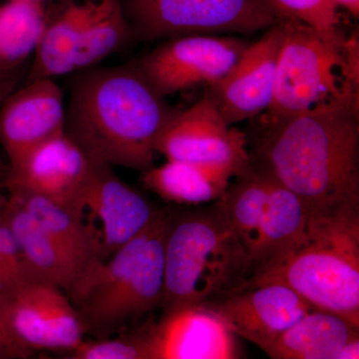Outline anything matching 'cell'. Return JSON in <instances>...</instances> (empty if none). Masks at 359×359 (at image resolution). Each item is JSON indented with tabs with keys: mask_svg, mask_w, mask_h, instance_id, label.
<instances>
[{
	"mask_svg": "<svg viewBox=\"0 0 359 359\" xmlns=\"http://www.w3.org/2000/svg\"><path fill=\"white\" fill-rule=\"evenodd\" d=\"M283 39V21L249 45L237 65L209 86L205 96L229 125L256 119L271 106L275 92L276 65Z\"/></svg>",
	"mask_w": 359,
	"mask_h": 359,
	"instance_id": "7c38bea8",
	"label": "cell"
},
{
	"mask_svg": "<svg viewBox=\"0 0 359 359\" xmlns=\"http://www.w3.org/2000/svg\"><path fill=\"white\" fill-rule=\"evenodd\" d=\"M278 20H295L316 29L339 27L334 0H266Z\"/></svg>",
	"mask_w": 359,
	"mask_h": 359,
	"instance_id": "484cf974",
	"label": "cell"
},
{
	"mask_svg": "<svg viewBox=\"0 0 359 359\" xmlns=\"http://www.w3.org/2000/svg\"><path fill=\"white\" fill-rule=\"evenodd\" d=\"M164 261L163 313L219 301L244 289L255 275L222 200L170 208Z\"/></svg>",
	"mask_w": 359,
	"mask_h": 359,
	"instance_id": "3957f363",
	"label": "cell"
},
{
	"mask_svg": "<svg viewBox=\"0 0 359 359\" xmlns=\"http://www.w3.org/2000/svg\"><path fill=\"white\" fill-rule=\"evenodd\" d=\"M97 0H74L48 21L25 82L67 76L73 72L82 34Z\"/></svg>",
	"mask_w": 359,
	"mask_h": 359,
	"instance_id": "d6986e66",
	"label": "cell"
},
{
	"mask_svg": "<svg viewBox=\"0 0 359 359\" xmlns=\"http://www.w3.org/2000/svg\"><path fill=\"white\" fill-rule=\"evenodd\" d=\"M155 150L167 160L219 170L233 178L252 162L247 134L224 121L207 96L189 109L177 110L161 132Z\"/></svg>",
	"mask_w": 359,
	"mask_h": 359,
	"instance_id": "ba28073f",
	"label": "cell"
},
{
	"mask_svg": "<svg viewBox=\"0 0 359 359\" xmlns=\"http://www.w3.org/2000/svg\"><path fill=\"white\" fill-rule=\"evenodd\" d=\"M48 21L43 2L7 0L0 4V77L25 80Z\"/></svg>",
	"mask_w": 359,
	"mask_h": 359,
	"instance_id": "ffe728a7",
	"label": "cell"
},
{
	"mask_svg": "<svg viewBox=\"0 0 359 359\" xmlns=\"http://www.w3.org/2000/svg\"><path fill=\"white\" fill-rule=\"evenodd\" d=\"M91 178L86 194V209L102 224V259L146 230L161 210L144 194L125 183L112 166L92 163Z\"/></svg>",
	"mask_w": 359,
	"mask_h": 359,
	"instance_id": "2e32d148",
	"label": "cell"
},
{
	"mask_svg": "<svg viewBox=\"0 0 359 359\" xmlns=\"http://www.w3.org/2000/svg\"><path fill=\"white\" fill-rule=\"evenodd\" d=\"M149 359L242 358L237 335L216 314L202 306H185L152 314L143 323Z\"/></svg>",
	"mask_w": 359,
	"mask_h": 359,
	"instance_id": "4fadbf2b",
	"label": "cell"
},
{
	"mask_svg": "<svg viewBox=\"0 0 359 359\" xmlns=\"http://www.w3.org/2000/svg\"><path fill=\"white\" fill-rule=\"evenodd\" d=\"M22 81H25L22 78L0 77V106L9 96V94L13 93L14 90L20 87Z\"/></svg>",
	"mask_w": 359,
	"mask_h": 359,
	"instance_id": "83f0119b",
	"label": "cell"
},
{
	"mask_svg": "<svg viewBox=\"0 0 359 359\" xmlns=\"http://www.w3.org/2000/svg\"><path fill=\"white\" fill-rule=\"evenodd\" d=\"M356 337L358 325L339 314L314 309L263 351L273 359H335Z\"/></svg>",
	"mask_w": 359,
	"mask_h": 359,
	"instance_id": "ac0fdd59",
	"label": "cell"
},
{
	"mask_svg": "<svg viewBox=\"0 0 359 359\" xmlns=\"http://www.w3.org/2000/svg\"><path fill=\"white\" fill-rule=\"evenodd\" d=\"M249 45L231 36L186 35L163 40L131 63L166 98L198 85L219 81L237 65Z\"/></svg>",
	"mask_w": 359,
	"mask_h": 359,
	"instance_id": "9c48e42d",
	"label": "cell"
},
{
	"mask_svg": "<svg viewBox=\"0 0 359 359\" xmlns=\"http://www.w3.org/2000/svg\"><path fill=\"white\" fill-rule=\"evenodd\" d=\"M6 207L7 223L30 275L56 283L69 294L83 278V269L13 198Z\"/></svg>",
	"mask_w": 359,
	"mask_h": 359,
	"instance_id": "e0dca14e",
	"label": "cell"
},
{
	"mask_svg": "<svg viewBox=\"0 0 359 359\" xmlns=\"http://www.w3.org/2000/svg\"><path fill=\"white\" fill-rule=\"evenodd\" d=\"M221 318L233 334L263 351L314 308L282 283L245 287L202 306Z\"/></svg>",
	"mask_w": 359,
	"mask_h": 359,
	"instance_id": "5bb4252c",
	"label": "cell"
},
{
	"mask_svg": "<svg viewBox=\"0 0 359 359\" xmlns=\"http://www.w3.org/2000/svg\"><path fill=\"white\" fill-rule=\"evenodd\" d=\"M337 6L344 7L346 11L353 14L354 18L359 16V0H334Z\"/></svg>",
	"mask_w": 359,
	"mask_h": 359,
	"instance_id": "f546056e",
	"label": "cell"
},
{
	"mask_svg": "<svg viewBox=\"0 0 359 359\" xmlns=\"http://www.w3.org/2000/svg\"><path fill=\"white\" fill-rule=\"evenodd\" d=\"M93 164L65 133L39 144L8 167V193L39 196L83 217Z\"/></svg>",
	"mask_w": 359,
	"mask_h": 359,
	"instance_id": "8fae6325",
	"label": "cell"
},
{
	"mask_svg": "<svg viewBox=\"0 0 359 359\" xmlns=\"http://www.w3.org/2000/svg\"><path fill=\"white\" fill-rule=\"evenodd\" d=\"M56 79L25 82L0 106V145L9 166L39 144L65 133L66 98Z\"/></svg>",
	"mask_w": 359,
	"mask_h": 359,
	"instance_id": "9a60e30c",
	"label": "cell"
},
{
	"mask_svg": "<svg viewBox=\"0 0 359 359\" xmlns=\"http://www.w3.org/2000/svg\"><path fill=\"white\" fill-rule=\"evenodd\" d=\"M66 80L65 133L91 163L144 172L176 108L131 62L75 71Z\"/></svg>",
	"mask_w": 359,
	"mask_h": 359,
	"instance_id": "7a4b0ae2",
	"label": "cell"
},
{
	"mask_svg": "<svg viewBox=\"0 0 359 359\" xmlns=\"http://www.w3.org/2000/svg\"><path fill=\"white\" fill-rule=\"evenodd\" d=\"M8 196L39 221L42 228L83 269L84 276L99 262L104 261L101 237L93 228L83 223V217L39 196L25 193H8Z\"/></svg>",
	"mask_w": 359,
	"mask_h": 359,
	"instance_id": "7402d4cb",
	"label": "cell"
},
{
	"mask_svg": "<svg viewBox=\"0 0 359 359\" xmlns=\"http://www.w3.org/2000/svg\"><path fill=\"white\" fill-rule=\"evenodd\" d=\"M283 39L275 92L266 117H287L358 92L346 67L347 36L339 27L316 29L280 20Z\"/></svg>",
	"mask_w": 359,
	"mask_h": 359,
	"instance_id": "8992f818",
	"label": "cell"
},
{
	"mask_svg": "<svg viewBox=\"0 0 359 359\" xmlns=\"http://www.w3.org/2000/svg\"><path fill=\"white\" fill-rule=\"evenodd\" d=\"M359 358V337L349 340L341 347L335 359H358Z\"/></svg>",
	"mask_w": 359,
	"mask_h": 359,
	"instance_id": "f1b7e54d",
	"label": "cell"
},
{
	"mask_svg": "<svg viewBox=\"0 0 359 359\" xmlns=\"http://www.w3.org/2000/svg\"><path fill=\"white\" fill-rule=\"evenodd\" d=\"M65 358L149 359L143 327L137 325L106 339H84Z\"/></svg>",
	"mask_w": 359,
	"mask_h": 359,
	"instance_id": "d4e9b609",
	"label": "cell"
},
{
	"mask_svg": "<svg viewBox=\"0 0 359 359\" xmlns=\"http://www.w3.org/2000/svg\"><path fill=\"white\" fill-rule=\"evenodd\" d=\"M34 354L14 334L7 316L4 294L0 292V359H26Z\"/></svg>",
	"mask_w": 359,
	"mask_h": 359,
	"instance_id": "4316f807",
	"label": "cell"
},
{
	"mask_svg": "<svg viewBox=\"0 0 359 359\" xmlns=\"http://www.w3.org/2000/svg\"><path fill=\"white\" fill-rule=\"evenodd\" d=\"M169 207L145 231L99 262L68 294L84 335L106 339L161 309Z\"/></svg>",
	"mask_w": 359,
	"mask_h": 359,
	"instance_id": "5b68a950",
	"label": "cell"
},
{
	"mask_svg": "<svg viewBox=\"0 0 359 359\" xmlns=\"http://www.w3.org/2000/svg\"><path fill=\"white\" fill-rule=\"evenodd\" d=\"M133 41L252 33L278 21L266 0H121Z\"/></svg>",
	"mask_w": 359,
	"mask_h": 359,
	"instance_id": "52a82bcc",
	"label": "cell"
},
{
	"mask_svg": "<svg viewBox=\"0 0 359 359\" xmlns=\"http://www.w3.org/2000/svg\"><path fill=\"white\" fill-rule=\"evenodd\" d=\"M2 294L14 334L33 353L67 355L85 339L72 302L56 283L30 276Z\"/></svg>",
	"mask_w": 359,
	"mask_h": 359,
	"instance_id": "30bf717a",
	"label": "cell"
},
{
	"mask_svg": "<svg viewBox=\"0 0 359 359\" xmlns=\"http://www.w3.org/2000/svg\"><path fill=\"white\" fill-rule=\"evenodd\" d=\"M271 283L359 327V211L309 214L297 240L244 289Z\"/></svg>",
	"mask_w": 359,
	"mask_h": 359,
	"instance_id": "277c9868",
	"label": "cell"
},
{
	"mask_svg": "<svg viewBox=\"0 0 359 359\" xmlns=\"http://www.w3.org/2000/svg\"><path fill=\"white\" fill-rule=\"evenodd\" d=\"M35 1L43 2L44 4L45 0H35Z\"/></svg>",
	"mask_w": 359,
	"mask_h": 359,
	"instance_id": "d6a6232c",
	"label": "cell"
},
{
	"mask_svg": "<svg viewBox=\"0 0 359 359\" xmlns=\"http://www.w3.org/2000/svg\"><path fill=\"white\" fill-rule=\"evenodd\" d=\"M358 93L287 117L259 116L247 135L252 162L309 214L359 211Z\"/></svg>",
	"mask_w": 359,
	"mask_h": 359,
	"instance_id": "6da1fadb",
	"label": "cell"
},
{
	"mask_svg": "<svg viewBox=\"0 0 359 359\" xmlns=\"http://www.w3.org/2000/svg\"><path fill=\"white\" fill-rule=\"evenodd\" d=\"M7 200H8V197L4 195V191L0 188V212L4 211V208L6 207Z\"/></svg>",
	"mask_w": 359,
	"mask_h": 359,
	"instance_id": "4dcf8cb0",
	"label": "cell"
},
{
	"mask_svg": "<svg viewBox=\"0 0 359 359\" xmlns=\"http://www.w3.org/2000/svg\"><path fill=\"white\" fill-rule=\"evenodd\" d=\"M132 41L121 0H97L78 47L73 72L100 65Z\"/></svg>",
	"mask_w": 359,
	"mask_h": 359,
	"instance_id": "cb8c5ba5",
	"label": "cell"
},
{
	"mask_svg": "<svg viewBox=\"0 0 359 359\" xmlns=\"http://www.w3.org/2000/svg\"><path fill=\"white\" fill-rule=\"evenodd\" d=\"M308 216L301 199L273 177L255 275L278 259L297 240Z\"/></svg>",
	"mask_w": 359,
	"mask_h": 359,
	"instance_id": "603a6c76",
	"label": "cell"
},
{
	"mask_svg": "<svg viewBox=\"0 0 359 359\" xmlns=\"http://www.w3.org/2000/svg\"><path fill=\"white\" fill-rule=\"evenodd\" d=\"M6 292V287H4V283L2 282L1 278H0V292Z\"/></svg>",
	"mask_w": 359,
	"mask_h": 359,
	"instance_id": "1f68e13d",
	"label": "cell"
},
{
	"mask_svg": "<svg viewBox=\"0 0 359 359\" xmlns=\"http://www.w3.org/2000/svg\"><path fill=\"white\" fill-rule=\"evenodd\" d=\"M233 176L219 170L167 160L141 173L145 188L168 203L182 207L210 204L224 197Z\"/></svg>",
	"mask_w": 359,
	"mask_h": 359,
	"instance_id": "44dd1931",
	"label": "cell"
}]
</instances>
